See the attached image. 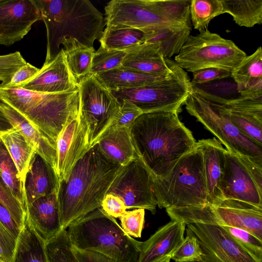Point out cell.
Listing matches in <instances>:
<instances>
[{
    "instance_id": "obj_28",
    "label": "cell",
    "mask_w": 262,
    "mask_h": 262,
    "mask_svg": "<svg viewBox=\"0 0 262 262\" xmlns=\"http://www.w3.org/2000/svg\"><path fill=\"white\" fill-rule=\"evenodd\" d=\"M97 144L106 157L122 166L138 158L130 127L113 126Z\"/></svg>"
},
{
    "instance_id": "obj_16",
    "label": "cell",
    "mask_w": 262,
    "mask_h": 262,
    "mask_svg": "<svg viewBox=\"0 0 262 262\" xmlns=\"http://www.w3.org/2000/svg\"><path fill=\"white\" fill-rule=\"evenodd\" d=\"M43 93H62L78 90V82L68 66L62 47L52 60L20 87Z\"/></svg>"
},
{
    "instance_id": "obj_5",
    "label": "cell",
    "mask_w": 262,
    "mask_h": 262,
    "mask_svg": "<svg viewBox=\"0 0 262 262\" xmlns=\"http://www.w3.org/2000/svg\"><path fill=\"white\" fill-rule=\"evenodd\" d=\"M67 230L76 248L96 251L118 262H137L141 242L128 235L101 207L89 213Z\"/></svg>"
},
{
    "instance_id": "obj_12",
    "label": "cell",
    "mask_w": 262,
    "mask_h": 262,
    "mask_svg": "<svg viewBox=\"0 0 262 262\" xmlns=\"http://www.w3.org/2000/svg\"><path fill=\"white\" fill-rule=\"evenodd\" d=\"M186 227L196 238L202 251L199 260L187 262H262L221 225L196 222Z\"/></svg>"
},
{
    "instance_id": "obj_47",
    "label": "cell",
    "mask_w": 262,
    "mask_h": 262,
    "mask_svg": "<svg viewBox=\"0 0 262 262\" xmlns=\"http://www.w3.org/2000/svg\"><path fill=\"white\" fill-rule=\"evenodd\" d=\"M235 155L245 166L258 189L262 191V161L242 155Z\"/></svg>"
},
{
    "instance_id": "obj_22",
    "label": "cell",
    "mask_w": 262,
    "mask_h": 262,
    "mask_svg": "<svg viewBox=\"0 0 262 262\" xmlns=\"http://www.w3.org/2000/svg\"><path fill=\"white\" fill-rule=\"evenodd\" d=\"M198 143L203 152L209 203L216 205L223 200L221 183L225 164V149L215 138L202 139Z\"/></svg>"
},
{
    "instance_id": "obj_7",
    "label": "cell",
    "mask_w": 262,
    "mask_h": 262,
    "mask_svg": "<svg viewBox=\"0 0 262 262\" xmlns=\"http://www.w3.org/2000/svg\"><path fill=\"white\" fill-rule=\"evenodd\" d=\"M190 0H112L105 6L109 28L143 30L170 23L191 25Z\"/></svg>"
},
{
    "instance_id": "obj_29",
    "label": "cell",
    "mask_w": 262,
    "mask_h": 262,
    "mask_svg": "<svg viewBox=\"0 0 262 262\" xmlns=\"http://www.w3.org/2000/svg\"><path fill=\"white\" fill-rule=\"evenodd\" d=\"M0 139L12 159L18 177L25 188V181L36 152L19 130L14 127L0 130Z\"/></svg>"
},
{
    "instance_id": "obj_45",
    "label": "cell",
    "mask_w": 262,
    "mask_h": 262,
    "mask_svg": "<svg viewBox=\"0 0 262 262\" xmlns=\"http://www.w3.org/2000/svg\"><path fill=\"white\" fill-rule=\"evenodd\" d=\"M231 76V72L226 70L209 68L192 72V85L208 83L215 80H221Z\"/></svg>"
},
{
    "instance_id": "obj_14",
    "label": "cell",
    "mask_w": 262,
    "mask_h": 262,
    "mask_svg": "<svg viewBox=\"0 0 262 262\" xmlns=\"http://www.w3.org/2000/svg\"><path fill=\"white\" fill-rule=\"evenodd\" d=\"M56 146V173L60 183L68 178L75 164L91 148L90 128L79 111L61 130Z\"/></svg>"
},
{
    "instance_id": "obj_8",
    "label": "cell",
    "mask_w": 262,
    "mask_h": 262,
    "mask_svg": "<svg viewBox=\"0 0 262 262\" xmlns=\"http://www.w3.org/2000/svg\"><path fill=\"white\" fill-rule=\"evenodd\" d=\"M184 104L188 113L213 134L226 150L262 161V147L238 130L222 104L205 97L193 86Z\"/></svg>"
},
{
    "instance_id": "obj_4",
    "label": "cell",
    "mask_w": 262,
    "mask_h": 262,
    "mask_svg": "<svg viewBox=\"0 0 262 262\" xmlns=\"http://www.w3.org/2000/svg\"><path fill=\"white\" fill-rule=\"evenodd\" d=\"M0 100L17 111L55 146L63 127L79 111V89L51 94L0 88Z\"/></svg>"
},
{
    "instance_id": "obj_3",
    "label": "cell",
    "mask_w": 262,
    "mask_h": 262,
    "mask_svg": "<svg viewBox=\"0 0 262 262\" xmlns=\"http://www.w3.org/2000/svg\"><path fill=\"white\" fill-rule=\"evenodd\" d=\"M47 31L45 62L59 53L65 38H73L94 48L105 25L103 14L88 0H35Z\"/></svg>"
},
{
    "instance_id": "obj_27",
    "label": "cell",
    "mask_w": 262,
    "mask_h": 262,
    "mask_svg": "<svg viewBox=\"0 0 262 262\" xmlns=\"http://www.w3.org/2000/svg\"><path fill=\"white\" fill-rule=\"evenodd\" d=\"M145 42L158 43L162 55L169 58L177 55L190 35L191 25L164 24L142 30Z\"/></svg>"
},
{
    "instance_id": "obj_43",
    "label": "cell",
    "mask_w": 262,
    "mask_h": 262,
    "mask_svg": "<svg viewBox=\"0 0 262 262\" xmlns=\"http://www.w3.org/2000/svg\"><path fill=\"white\" fill-rule=\"evenodd\" d=\"M145 209H135L126 211L120 217L123 230L129 236L140 237L144 227Z\"/></svg>"
},
{
    "instance_id": "obj_23",
    "label": "cell",
    "mask_w": 262,
    "mask_h": 262,
    "mask_svg": "<svg viewBox=\"0 0 262 262\" xmlns=\"http://www.w3.org/2000/svg\"><path fill=\"white\" fill-rule=\"evenodd\" d=\"M0 110L12 126L20 132L36 154L43 158L56 172V146L17 111L1 100Z\"/></svg>"
},
{
    "instance_id": "obj_30",
    "label": "cell",
    "mask_w": 262,
    "mask_h": 262,
    "mask_svg": "<svg viewBox=\"0 0 262 262\" xmlns=\"http://www.w3.org/2000/svg\"><path fill=\"white\" fill-rule=\"evenodd\" d=\"M170 74L167 75L148 74L121 66L97 74L95 76L104 86L111 91H114L147 85L163 79Z\"/></svg>"
},
{
    "instance_id": "obj_49",
    "label": "cell",
    "mask_w": 262,
    "mask_h": 262,
    "mask_svg": "<svg viewBox=\"0 0 262 262\" xmlns=\"http://www.w3.org/2000/svg\"><path fill=\"white\" fill-rule=\"evenodd\" d=\"M73 250L79 262H118L107 256L96 251L81 250L74 246Z\"/></svg>"
},
{
    "instance_id": "obj_53",
    "label": "cell",
    "mask_w": 262,
    "mask_h": 262,
    "mask_svg": "<svg viewBox=\"0 0 262 262\" xmlns=\"http://www.w3.org/2000/svg\"><path fill=\"white\" fill-rule=\"evenodd\" d=\"M1 142H2V141H1V139H0V143H1Z\"/></svg>"
},
{
    "instance_id": "obj_37",
    "label": "cell",
    "mask_w": 262,
    "mask_h": 262,
    "mask_svg": "<svg viewBox=\"0 0 262 262\" xmlns=\"http://www.w3.org/2000/svg\"><path fill=\"white\" fill-rule=\"evenodd\" d=\"M45 250L48 262H79L67 230L45 242Z\"/></svg>"
},
{
    "instance_id": "obj_15",
    "label": "cell",
    "mask_w": 262,
    "mask_h": 262,
    "mask_svg": "<svg viewBox=\"0 0 262 262\" xmlns=\"http://www.w3.org/2000/svg\"><path fill=\"white\" fill-rule=\"evenodd\" d=\"M40 20L35 0H0V45L10 46L20 41Z\"/></svg>"
},
{
    "instance_id": "obj_48",
    "label": "cell",
    "mask_w": 262,
    "mask_h": 262,
    "mask_svg": "<svg viewBox=\"0 0 262 262\" xmlns=\"http://www.w3.org/2000/svg\"><path fill=\"white\" fill-rule=\"evenodd\" d=\"M39 69L27 62L13 74L10 82L4 88H19L33 77Z\"/></svg>"
},
{
    "instance_id": "obj_40",
    "label": "cell",
    "mask_w": 262,
    "mask_h": 262,
    "mask_svg": "<svg viewBox=\"0 0 262 262\" xmlns=\"http://www.w3.org/2000/svg\"><path fill=\"white\" fill-rule=\"evenodd\" d=\"M0 203L8 210L19 228L23 227L26 213L23 205L13 195L0 177Z\"/></svg>"
},
{
    "instance_id": "obj_10",
    "label": "cell",
    "mask_w": 262,
    "mask_h": 262,
    "mask_svg": "<svg viewBox=\"0 0 262 262\" xmlns=\"http://www.w3.org/2000/svg\"><path fill=\"white\" fill-rule=\"evenodd\" d=\"M246 56L233 41L207 29L190 35L175 56L174 61L183 70L192 73L209 68L231 72Z\"/></svg>"
},
{
    "instance_id": "obj_42",
    "label": "cell",
    "mask_w": 262,
    "mask_h": 262,
    "mask_svg": "<svg viewBox=\"0 0 262 262\" xmlns=\"http://www.w3.org/2000/svg\"><path fill=\"white\" fill-rule=\"evenodd\" d=\"M222 226L236 241L262 259V241L245 230L227 226Z\"/></svg>"
},
{
    "instance_id": "obj_35",
    "label": "cell",
    "mask_w": 262,
    "mask_h": 262,
    "mask_svg": "<svg viewBox=\"0 0 262 262\" xmlns=\"http://www.w3.org/2000/svg\"><path fill=\"white\" fill-rule=\"evenodd\" d=\"M222 0H190L189 15L194 29H207L211 20L223 14Z\"/></svg>"
},
{
    "instance_id": "obj_19",
    "label": "cell",
    "mask_w": 262,
    "mask_h": 262,
    "mask_svg": "<svg viewBox=\"0 0 262 262\" xmlns=\"http://www.w3.org/2000/svg\"><path fill=\"white\" fill-rule=\"evenodd\" d=\"M221 104L238 130L262 147V98L239 97Z\"/></svg>"
},
{
    "instance_id": "obj_1",
    "label": "cell",
    "mask_w": 262,
    "mask_h": 262,
    "mask_svg": "<svg viewBox=\"0 0 262 262\" xmlns=\"http://www.w3.org/2000/svg\"><path fill=\"white\" fill-rule=\"evenodd\" d=\"M178 113H143L130 127L138 158L154 178L166 176L179 160L196 145L197 142L181 122Z\"/></svg>"
},
{
    "instance_id": "obj_31",
    "label": "cell",
    "mask_w": 262,
    "mask_h": 262,
    "mask_svg": "<svg viewBox=\"0 0 262 262\" xmlns=\"http://www.w3.org/2000/svg\"><path fill=\"white\" fill-rule=\"evenodd\" d=\"M11 262H48L45 241L37 234L26 217L17 238Z\"/></svg>"
},
{
    "instance_id": "obj_50",
    "label": "cell",
    "mask_w": 262,
    "mask_h": 262,
    "mask_svg": "<svg viewBox=\"0 0 262 262\" xmlns=\"http://www.w3.org/2000/svg\"><path fill=\"white\" fill-rule=\"evenodd\" d=\"M12 125L0 110V130L11 128Z\"/></svg>"
},
{
    "instance_id": "obj_38",
    "label": "cell",
    "mask_w": 262,
    "mask_h": 262,
    "mask_svg": "<svg viewBox=\"0 0 262 262\" xmlns=\"http://www.w3.org/2000/svg\"><path fill=\"white\" fill-rule=\"evenodd\" d=\"M126 55L125 51L107 50L100 46L94 53L91 74L96 75L121 67Z\"/></svg>"
},
{
    "instance_id": "obj_34",
    "label": "cell",
    "mask_w": 262,
    "mask_h": 262,
    "mask_svg": "<svg viewBox=\"0 0 262 262\" xmlns=\"http://www.w3.org/2000/svg\"><path fill=\"white\" fill-rule=\"evenodd\" d=\"M99 41L105 49L126 51L144 43L145 36L137 29L105 27Z\"/></svg>"
},
{
    "instance_id": "obj_24",
    "label": "cell",
    "mask_w": 262,
    "mask_h": 262,
    "mask_svg": "<svg viewBox=\"0 0 262 262\" xmlns=\"http://www.w3.org/2000/svg\"><path fill=\"white\" fill-rule=\"evenodd\" d=\"M241 97L262 98V49L246 56L231 72Z\"/></svg>"
},
{
    "instance_id": "obj_36",
    "label": "cell",
    "mask_w": 262,
    "mask_h": 262,
    "mask_svg": "<svg viewBox=\"0 0 262 262\" xmlns=\"http://www.w3.org/2000/svg\"><path fill=\"white\" fill-rule=\"evenodd\" d=\"M0 177L25 209L26 204L25 188L18 179L15 164L2 142L0 143Z\"/></svg>"
},
{
    "instance_id": "obj_17",
    "label": "cell",
    "mask_w": 262,
    "mask_h": 262,
    "mask_svg": "<svg viewBox=\"0 0 262 262\" xmlns=\"http://www.w3.org/2000/svg\"><path fill=\"white\" fill-rule=\"evenodd\" d=\"M221 190L224 200H238L262 207V191L236 156L227 150Z\"/></svg>"
},
{
    "instance_id": "obj_52",
    "label": "cell",
    "mask_w": 262,
    "mask_h": 262,
    "mask_svg": "<svg viewBox=\"0 0 262 262\" xmlns=\"http://www.w3.org/2000/svg\"><path fill=\"white\" fill-rule=\"evenodd\" d=\"M0 262H7V261H5L4 260L0 259Z\"/></svg>"
},
{
    "instance_id": "obj_20",
    "label": "cell",
    "mask_w": 262,
    "mask_h": 262,
    "mask_svg": "<svg viewBox=\"0 0 262 262\" xmlns=\"http://www.w3.org/2000/svg\"><path fill=\"white\" fill-rule=\"evenodd\" d=\"M186 225L171 220L159 228L147 240L141 242L137 262H154L171 254L183 243Z\"/></svg>"
},
{
    "instance_id": "obj_39",
    "label": "cell",
    "mask_w": 262,
    "mask_h": 262,
    "mask_svg": "<svg viewBox=\"0 0 262 262\" xmlns=\"http://www.w3.org/2000/svg\"><path fill=\"white\" fill-rule=\"evenodd\" d=\"M186 236L182 244L171 254V259L175 262H187L199 259L202 251L193 233L186 229Z\"/></svg>"
},
{
    "instance_id": "obj_41",
    "label": "cell",
    "mask_w": 262,
    "mask_h": 262,
    "mask_svg": "<svg viewBox=\"0 0 262 262\" xmlns=\"http://www.w3.org/2000/svg\"><path fill=\"white\" fill-rule=\"evenodd\" d=\"M26 63L19 51L0 55V88L5 87L15 72Z\"/></svg>"
},
{
    "instance_id": "obj_33",
    "label": "cell",
    "mask_w": 262,
    "mask_h": 262,
    "mask_svg": "<svg viewBox=\"0 0 262 262\" xmlns=\"http://www.w3.org/2000/svg\"><path fill=\"white\" fill-rule=\"evenodd\" d=\"M223 13L231 15L241 27L262 24V0H222Z\"/></svg>"
},
{
    "instance_id": "obj_18",
    "label": "cell",
    "mask_w": 262,
    "mask_h": 262,
    "mask_svg": "<svg viewBox=\"0 0 262 262\" xmlns=\"http://www.w3.org/2000/svg\"><path fill=\"white\" fill-rule=\"evenodd\" d=\"M211 205L221 226L245 230L262 241V207L231 199Z\"/></svg>"
},
{
    "instance_id": "obj_9",
    "label": "cell",
    "mask_w": 262,
    "mask_h": 262,
    "mask_svg": "<svg viewBox=\"0 0 262 262\" xmlns=\"http://www.w3.org/2000/svg\"><path fill=\"white\" fill-rule=\"evenodd\" d=\"M172 72L167 77L138 88L112 91L119 100H127L143 113L179 112L192 89L187 74L177 63L165 58Z\"/></svg>"
},
{
    "instance_id": "obj_2",
    "label": "cell",
    "mask_w": 262,
    "mask_h": 262,
    "mask_svg": "<svg viewBox=\"0 0 262 262\" xmlns=\"http://www.w3.org/2000/svg\"><path fill=\"white\" fill-rule=\"evenodd\" d=\"M122 167L106 157L98 144L77 162L68 178L59 183L57 191L62 229L101 207Z\"/></svg>"
},
{
    "instance_id": "obj_26",
    "label": "cell",
    "mask_w": 262,
    "mask_h": 262,
    "mask_svg": "<svg viewBox=\"0 0 262 262\" xmlns=\"http://www.w3.org/2000/svg\"><path fill=\"white\" fill-rule=\"evenodd\" d=\"M125 52L123 67L152 74L167 75L172 71L158 43L144 42Z\"/></svg>"
},
{
    "instance_id": "obj_51",
    "label": "cell",
    "mask_w": 262,
    "mask_h": 262,
    "mask_svg": "<svg viewBox=\"0 0 262 262\" xmlns=\"http://www.w3.org/2000/svg\"><path fill=\"white\" fill-rule=\"evenodd\" d=\"M170 259L171 258L170 255H166L161 257L160 258L155 261L154 262H170Z\"/></svg>"
},
{
    "instance_id": "obj_21",
    "label": "cell",
    "mask_w": 262,
    "mask_h": 262,
    "mask_svg": "<svg viewBox=\"0 0 262 262\" xmlns=\"http://www.w3.org/2000/svg\"><path fill=\"white\" fill-rule=\"evenodd\" d=\"M26 217L37 234L45 242L62 230L57 191L41 197L25 208Z\"/></svg>"
},
{
    "instance_id": "obj_46",
    "label": "cell",
    "mask_w": 262,
    "mask_h": 262,
    "mask_svg": "<svg viewBox=\"0 0 262 262\" xmlns=\"http://www.w3.org/2000/svg\"><path fill=\"white\" fill-rule=\"evenodd\" d=\"M101 208L107 214L114 218H120L127 211L122 200L112 193L106 194L102 201Z\"/></svg>"
},
{
    "instance_id": "obj_11",
    "label": "cell",
    "mask_w": 262,
    "mask_h": 262,
    "mask_svg": "<svg viewBox=\"0 0 262 262\" xmlns=\"http://www.w3.org/2000/svg\"><path fill=\"white\" fill-rule=\"evenodd\" d=\"M78 88L79 112L89 126L92 147L114 125L120 102L93 74L79 81Z\"/></svg>"
},
{
    "instance_id": "obj_44",
    "label": "cell",
    "mask_w": 262,
    "mask_h": 262,
    "mask_svg": "<svg viewBox=\"0 0 262 262\" xmlns=\"http://www.w3.org/2000/svg\"><path fill=\"white\" fill-rule=\"evenodd\" d=\"M119 101L120 107L113 126L130 127L135 121L143 113L131 102L125 99Z\"/></svg>"
},
{
    "instance_id": "obj_6",
    "label": "cell",
    "mask_w": 262,
    "mask_h": 262,
    "mask_svg": "<svg viewBox=\"0 0 262 262\" xmlns=\"http://www.w3.org/2000/svg\"><path fill=\"white\" fill-rule=\"evenodd\" d=\"M154 191L160 208L209 204L203 152L198 142L195 147L182 156L166 176L154 178Z\"/></svg>"
},
{
    "instance_id": "obj_25",
    "label": "cell",
    "mask_w": 262,
    "mask_h": 262,
    "mask_svg": "<svg viewBox=\"0 0 262 262\" xmlns=\"http://www.w3.org/2000/svg\"><path fill=\"white\" fill-rule=\"evenodd\" d=\"M59 182L53 168L35 154L25 181L26 204L25 208L38 199L58 191Z\"/></svg>"
},
{
    "instance_id": "obj_13",
    "label": "cell",
    "mask_w": 262,
    "mask_h": 262,
    "mask_svg": "<svg viewBox=\"0 0 262 262\" xmlns=\"http://www.w3.org/2000/svg\"><path fill=\"white\" fill-rule=\"evenodd\" d=\"M107 193L121 198L127 209L142 208L156 213L154 177L138 158L122 167Z\"/></svg>"
},
{
    "instance_id": "obj_32",
    "label": "cell",
    "mask_w": 262,
    "mask_h": 262,
    "mask_svg": "<svg viewBox=\"0 0 262 262\" xmlns=\"http://www.w3.org/2000/svg\"><path fill=\"white\" fill-rule=\"evenodd\" d=\"M61 45L68 66L78 82L91 75L94 48L88 47L77 39L65 38Z\"/></svg>"
}]
</instances>
